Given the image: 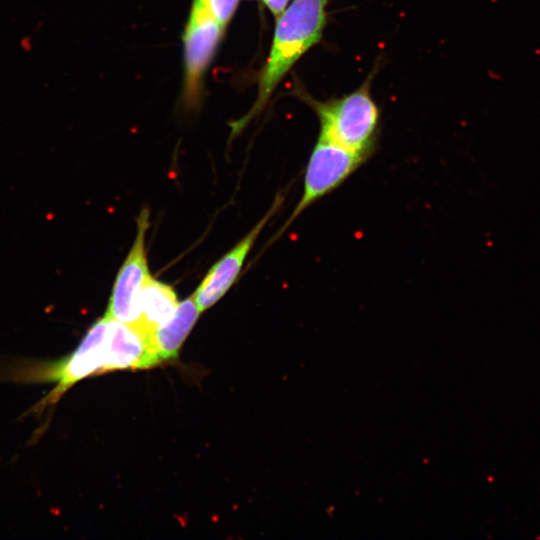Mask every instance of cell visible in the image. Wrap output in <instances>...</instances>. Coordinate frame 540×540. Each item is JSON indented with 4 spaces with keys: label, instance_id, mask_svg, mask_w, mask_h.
Returning <instances> with one entry per match:
<instances>
[{
    "label": "cell",
    "instance_id": "cell-1",
    "mask_svg": "<svg viewBox=\"0 0 540 540\" xmlns=\"http://www.w3.org/2000/svg\"><path fill=\"white\" fill-rule=\"evenodd\" d=\"M328 0H292L278 16L269 57L264 66L254 105L234 124L239 129L267 104L290 68L322 38Z\"/></svg>",
    "mask_w": 540,
    "mask_h": 540
},
{
    "label": "cell",
    "instance_id": "cell-2",
    "mask_svg": "<svg viewBox=\"0 0 540 540\" xmlns=\"http://www.w3.org/2000/svg\"><path fill=\"white\" fill-rule=\"evenodd\" d=\"M110 318L104 314L87 330L78 346L54 361L23 363L14 368L11 379L17 382L55 383V386L28 411L40 415L52 409L77 382L111 372Z\"/></svg>",
    "mask_w": 540,
    "mask_h": 540
},
{
    "label": "cell",
    "instance_id": "cell-3",
    "mask_svg": "<svg viewBox=\"0 0 540 540\" xmlns=\"http://www.w3.org/2000/svg\"><path fill=\"white\" fill-rule=\"evenodd\" d=\"M370 80L340 98L305 99L320 124L319 138L369 158L375 150L380 114L370 94Z\"/></svg>",
    "mask_w": 540,
    "mask_h": 540
},
{
    "label": "cell",
    "instance_id": "cell-4",
    "mask_svg": "<svg viewBox=\"0 0 540 540\" xmlns=\"http://www.w3.org/2000/svg\"><path fill=\"white\" fill-rule=\"evenodd\" d=\"M367 159L318 137L305 168L303 193L274 238L282 235L308 207L339 188Z\"/></svg>",
    "mask_w": 540,
    "mask_h": 540
},
{
    "label": "cell",
    "instance_id": "cell-5",
    "mask_svg": "<svg viewBox=\"0 0 540 540\" xmlns=\"http://www.w3.org/2000/svg\"><path fill=\"white\" fill-rule=\"evenodd\" d=\"M134 243L114 281L105 315L120 322L139 324V297L150 276L145 251V237L149 228V211L141 210L137 217Z\"/></svg>",
    "mask_w": 540,
    "mask_h": 540
},
{
    "label": "cell",
    "instance_id": "cell-6",
    "mask_svg": "<svg viewBox=\"0 0 540 540\" xmlns=\"http://www.w3.org/2000/svg\"><path fill=\"white\" fill-rule=\"evenodd\" d=\"M223 27L204 0H194L184 33V100L193 105L199 98L203 74L215 52Z\"/></svg>",
    "mask_w": 540,
    "mask_h": 540
},
{
    "label": "cell",
    "instance_id": "cell-7",
    "mask_svg": "<svg viewBox=\"0 0 540 540\" xmlns=\"http://www.w3.org/2000/svg\"><path fill=\"white\" fill-rule=\"evenodd\" d=\"M282 201V196H278L266 215L208 271L192 295L201 312L217 303L234 284L258 235L280 207Z\"/></svg>",
    "mask_w": 540,
    "mask_h": 540
},
{
    "label": "cell",
    "instance_id": "cell-8",
    "mask_svg": "<svg viewBox=\"0 0 540 540\" xmlns=\"http://www.w3.org/2000/svg\"><path fill=\"white\" fill-rule=\"evenodd\" d=\"M201 311L192 296L179 305L172 317L150 332V340L160 363L175 358L194 327Z\"/></svg>",
    "mask_w": 540,
    "mask_h": 540
},
{
    "label": "cell",
    "instance_id": "cell-9",
    "mask_svg": "<svg viewBox=\"0 0 540 540\" xmlns=\"http://www.w3.org/2000/svg\"><path fill=\"white\" fill-rule=\"evenodd\" d=\"M179 305L172 286L151 275L146 280L139 297V324L147 332L167 322Z\"/></svg>",
    "mask_w": 540,
    "mask_h": 540
},
{
    "label": "cell",
    "instance_id": "cell-10",
    "mask_svg": "<svg viewBox=\"0 0 540 540\" xmlns=\"http://www.w3.org/2000/svg\"><path fill=\"white\" fill-rule=\"evenodd\" d=\"M204 3L218 23L225 28L234 14L238 0H204Z\"/></svg>",
    "mask_w": 540,
    "mask_h": 540
},
{
    "label": "cell",
    "instance_id": "cell-11",
    "mask_svg": "<svg viewBox=\"0 0 540 540\" xmlns=\"http://www.w3.org/2000/svg\"><path fill=\"white\" fill-rule=\"evenodd\" d=\"M269 10L276 16H279L287 7L289 0H263Z\"/></svg>",
    "mask_w": 540,
    "mask_h": 540
}]
</instances>
